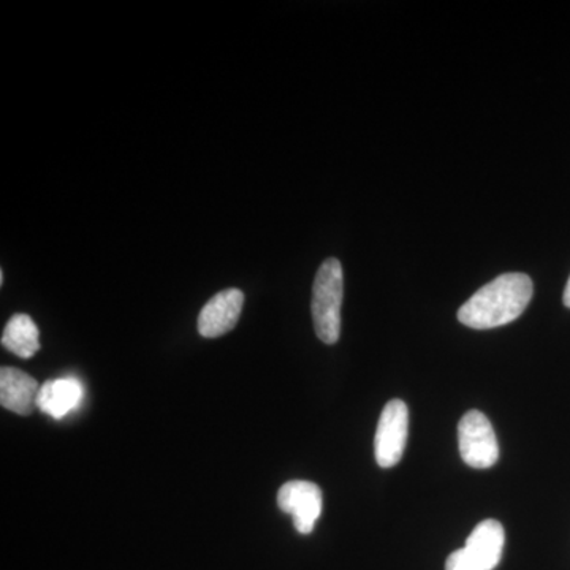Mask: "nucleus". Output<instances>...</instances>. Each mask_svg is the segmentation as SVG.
<instances>
[{
  "label": "nucleus",
  "instance_id": "obj_9",
  "mask_svg": "<svg viewBox=\"0 0 570 570\" xmlns=\"http://www.w3.org/2000/svg\"><path fill=\"white\" fill-rule=\"evenodd\" d=\"M85 387L77 377H59L45 382L40 387L37 406L43 414L61 420L80 406Z\"/></svg>",
  "mask_w": 570,
  "mask_h": 570
},
{
  "label": "nucleus",
  "instance_id": "obj_8",
  "mask_svg": "<svg viewBox=\"0 0 570 570\" xmlns=\"http://www.w3.org/2000/svg\"><path fill=\"white\" fill-rule=\"evenodd\" d=\"M40 387L36 379L17 367L0 370V404L18 415H31L37 406Z\"/></svg>",
  "mask_w": 570,
  "mask_h": 570
},
{
  "label": "nucleus",
  "instance_id": "obj_5",
  "mask_svg": "<svg viewBox=\"0 0 570 570\" xmlns=\"http://www.w3.org/2000/svg\"><path fill=\"white\" fill-rule=\"evenodd\" d=\"M409 434V409L401 400L385 404L374 438V455L379 466H396L404 455Z\"/></svg>",
  "mask_w": 570,
  "mask_h": 570
},
{
  "label": "nucleus",
  "instance_id": "obj_7",
  "mask_svg": "<svg viewBox=\"0 0 570 570\" xmlns=\"http://www.w3.org/2000/svg\"><path fill=\"white\" fill-rule=\"evenodd\" d=\"M245 306V294L239 288H225L209 298L200 316L198 332L204 337H219L232 332L238 324Z\"/></svg>",
  "mask_w": 570,
  "mask_h": 570
},
{
  "label": "nucleus",
  "instance_id": "obj_4",
  "mask_svg": "<svg viewBox=\"0 0 570 570\" xmlns=\"http://www.w3.org/2000/svg\"><path fill=\"white\" fill-rule=\"evenodd\" d=\"M460 455L468 466L489 469L499 460L497 433L480 411H469L459 425Z\"/></svg>",
  "mask_w": 570,
  "mask_h": 570
},
{
  "label": "nucleus",
  "instance_id": "obj_10",
  "mask_svg": "<svg viewBox=\"0 0 570 570\" xmlns=\"http://www.w3.org/2000/svg\"><path fill=\"white\" fill-rule=\"evenodd\" d=\"M2 346L20 358H32L40 351V332L28 314H14L2 333Z\"/></svg>",
  "mask_w": 570,
  "mask_h": 570
},
{
  "label": "nucleus",
  "instance_id": "obj_11",
  "mask_svg": "<svg viewBox=\"0 0 570 570\" xmlns=\"http://www.w3.org/2000/svg\"><path fill=\"white\" fill-rule=\"evenodd\" d=\"M562 302H564V305L570 307V277L568 281V285H566L564 296H562Z\"/></svg>",
  "mask_w": 570,
  "mask_h": 570
},
{
  "label": "nucleus",
  "instance_id": "obj_3",
  "mask_svg": "<svg viewBox=\"0 0 570 570\" xmlns=\"http://www.w3.org/2000/svg\"><path fill=\"white\" fill-rule=\"evenodd\" d=\"M505 532L497 520H485L471 532L463 549L453 551L445 570H493L501 562Z\"/></svg>",
  "mask_w": 570,
  "mask_h": 570
},
{
  "label": "nucleus",
  "instance_id": "obj_6",
  "mask_svg": "<svg viewBox=\"0 0 570 570\" xmlns=\"http://www.w3.org/2000/svg\"><path fill=\"white\" fill-rule=\"evenodd\" d=\"M277 508L292 515L295 530L299 534H311L321 519L324 497L318 485L307 480H292L281 487L277 493Z\"/></svg>",
  "mask_w": 570,
  "mask_h": 570
},
{
  "label": "nucleus",
  "instance_id": "obj_1",
  "mask_svg": "<svg viewBox=\"0 0 570 570\" xmlns=\"http://www.w3.org/2000/svg\"><path fill=\"white\" fill-rule=\"evenodd\" d=\"M534 285L523 273H505L471 296L459 311L461 324L475 330L498 328L519 318L530 305Z\"/></svg>",
  "mask_w": 570,
  "mask_h": 570
},
{
  "label": "nucleus",
  "instance_id": "obj_2",
  "mask_svg": "<svg viewBox=\"0 0 570 570\" xmlns=\"http://www.w3.org/2000/svg\"><path fill=\"white\" fill-rule=\"evenodd\" d=\"M343 298V266L337 258H326L314 279L313 306H311L314 328L322 343L336 344L340 341Z\"/></svg>",
  "mask_w": 570,
  "mask_h": 570
}]
</instances>
